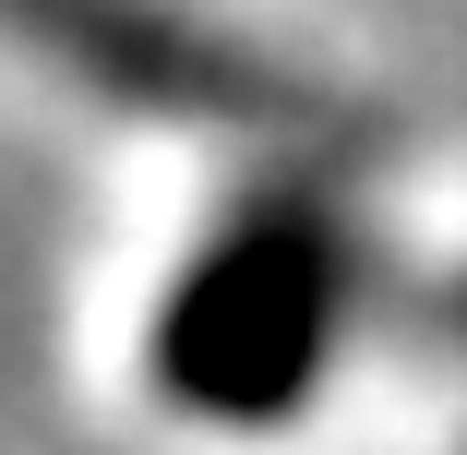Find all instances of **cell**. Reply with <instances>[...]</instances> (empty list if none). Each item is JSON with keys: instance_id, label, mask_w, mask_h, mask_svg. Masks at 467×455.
I'll return each instance as SVG.
<instances>
[{"instance_id": "obj_1", "label": "cell", "mask_w": 467, "mask_h": 455, "mask_svg": "<svg viewBox=\"0 0 467 455\" xmlns=\"http://www.w3.org/2000/svg\"><path fill=\"white\" fill-rule=\"evenodd\" d=\"M348 324V228L312 192L240 204L156 300V396L192 408L216 431H252L275 408H300L336 359Z\"/></svg>"}]
</instances>
